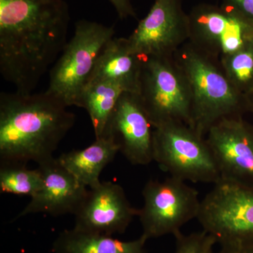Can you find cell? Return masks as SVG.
Returning <instances> with one entry per match:
<instances>
[{
  "mask_svg": "<svg viewBox=\"0 0 253 253\" xmlns=\"http://www.w3.org/2000/svg\"><path fill=\"white\" fill-rule=\"evenodd\" d=\"M65 0H0V73L32 93L67 44Z\"/></svg>",
  "mask_w": 253,
  "mask_h": 253,
  "instance_id": "cell-1",
  "label": "cell"
},
{
  "mask_svg": "<svg viewBox=\"0 0 253 253\" xmlns=\"http://www.w3.org/2000/svg\"><path fill=\"white\" fill-rule=\"evenodd\" d=\"M68 106L47 91L0 94V164L38 165L55 151L76 122Z\"/></svg>",
  "mask_w": 253,
  "mask_h": 253,
  "instance_id": "cell-2",
  "label": "cell"
},
{
  "mask_svg": "<svg viewBox=\"0 0 253 253\" xmlns=\"http://www.w3.org/2000/svg\"><path fill=\"white\" fill-rule=\"evenodd\" d=\"M173 58L189 83L192 99L190 126L200 135L206 136L221 120L249 112L247 99L233 85L219 59L189 41L176 50Z\"/></svg>",
  "mask_w": 253,
  "mask_h": 253,
  "instance_id": "cell-3",
  "label": "cell"
},
{
  "mask_svg": "<svg viewBox=\"0 0 253 253\" xmlns=\"http://www.w3.org/2000/svg\"><path fill=\"white\" fill-rule=\"evenodd\" d=\"M114 26L81 20L51 68L46 91L68 107L77 106L101 51L115 37Z\"/></svg>",
  "mask_w": 253,
  "mask_h": 253,
  "instance_id": "cell-4",
  "label": "cell"
},
{
  "mask_svg": "<svg viewBox=\"0 0 253 253\" xmlns=\"http://www.w3.org/2000/svg\"><path fill=\"white\" fill-rule=\"evenodd\" d=\"M138 98L153 126H191L192 99L189 83L172 57H143Z\"/></svg>",
  "mask_w": 253,
  "mask_h": 253,
  "instance_id": "cell-5",
  "label": "cell"
},
{
  "mask_svg": "<svg viewBox=\"0 0 253 253\" xmlns=\"http://www.w3.org/2000/svg\"><path fill=\"white\" fill-rule=\"evenodd\" d=\"M154 161L164 172L184 181L215 184L220 179L206 138L184 123L154 126Z\"/></svg>",
  "mask_w": 253,
  "mask_h": 253,
  "instance_id": "cell-6",
  "label": "cell"
},
{
  "mask_svg": "<svg viewBox=\"0 0 253 253\" xmlns=\"http://www.w3.org/2000/svg\"><path fill=\"white\" fill-rule=\"evenodd\" d=\"M142 196L144 205L138 217L142 235L148 240L174 236L199 214L201 201L197 190L173 176L163 181L150 179L144 186Z\"/></svg>",
  "mask_w": 253,
  "mask_h": 253,
  "instance_id": "cell-7",
  "label": "cell"
},
{
  "mask_svg": "<svg viewBox=\"0 0 253 253\" xmlns=\"http://www.w3.org/2000/svg\"><path fill=\"white\" fill-rule=\"evenodd\" d=\"M219 245L253 239V187L219 179L201 201L197 218Z\"/></svg>",
  "mask_w": 253,
  "mask_h": 253,
  "instance_id": "cell-8",
  "label": "cell"
},
{
  "mask_svg": "<svg viewBox=\"0 0 253 253\" xmlns=\"http://www.w3.org/2000/svg\"><path fill=\"white\" fill-rule=\"evenodd\" d=\"M189 18V41L216 59L234 54L253 41V22L224 5H197Z\"/></svg>",
  "mask_w": 253,
  "mask_h": 253,
  "instance_id": "cell-9",
  "label": "cell"
},
{
  "mask_svg": "<svg viewBox=\"0 0 253 253\" xmlns=\"http://www.w3.org/2000/svg\"><path fill=\"white\" fill-rule=\"evenodd\" d=\"M189 39V14L181 0H156L126 41L131 52L141 57H172Z\"/></svg>",
  "mask_w": 253,
  "mask_h": 253,
  "instance_id": "cell-10",
  "label": "cell"
},
{
  "mask_svg": "<svg viewBox=\"0 0 253 253\" xmlns=\"http://www.w3.org/2000/svg\"><path fill=\"white\" fill-rule=\"evenodd\" d=\"M206 136L220 179L253 187V124L243 116L224 118Z\"/></svg>",
  "mask_w": 253,
  "mask_h": 253,
  "instance_id": "cell-11",
  "label": "cell"
},
{
  "mask_svg": "<svg viewBox=\"0 0 253 253\" xmlns=\"http://www.w3.org/2000/svg\"><path fill=\"white\" fill-rule=\"evenodd\" d=\"M139 209L132 207L124 189L111 181H101L88 189L75 215L73 229L83 232L113 236L126 232Z\"/></svg>",
  "mask_w": 253,
  "mask_h": 253,
  "instance_id": "cell-12",
  "label": "cell"
},
{
  "mask_svg": "<svg viewBox=\"0 0 253 253\" xmlns=\"http://www.w3.org/2000/svg\"><path fill=\"white\" fill-rule=\"evenodd\" d=\"M154 126L137 95L123 92L103 136L112 138L120 153L133 166H147L154 161Z\"/></svg>",
  "mask_w": 253,
  "mask_h": 253,
  "instance_id": "cell-13",
  "label": "cell"
},
{
  "mask_svg": "<svg viewBox=\"0 0 253 253\" xmlns=\"http://www.w3.org/2000/svg\"><path fill=\"white\" fill-rule=\"evenodd\" d=\"M38 168L42 174V187L15 219L38 213L54 217L76 214L85 199L87 187L63 167L57 158L41 163Z\"/></svg>",
  "mask_w": 253,
  "mask_h": 253,
  "instance_id": "cell-14",
  "label": "cell"
},
{
  "mask_svg": "<svg viewBox=\"0 0 253 253\" xmlns=\"http://www.w3.org/2000/svg\"><path fill=\"white\" fill-rule=\"evenodd\" d=\"M142 61L131 52L126 38L114 37L101 51L87 84L108 82L125 92L137 94Z\"/></svg>",
  "mask_w": 253,
  "mask_h": 253,
  "instance_id": "cell-15",
  "label": "cell"
},
{
  "mask_svg": "<svg viewBox=\"0 0 253 253\" xmlns=\"http://www.w3.org/2000/svg\"><path fill=\"white\" fill-rule=\"evenodd\" d=\"M120 152L112 138L104 136L85 149L63 153L57 158L63 167L89 189L101 183L100 175Z\"/></svg>",
  "mask_w": 253,
  "mask_h": 253,
  "instance_id": "cell-16",
  "label": "cell"
},
{
  "mask_svg": "<svg viewBox=\"0 0 253 253\" xmlns=\"http://www.w3.org/2000/svg\"><path fill=\"white\" fill-rule=\"evenodd\" d=\"M148 239L123 241L113 236L83 232L75 229L61 231L53 242V253H146Z\"/></svg>",
  "mask_w": 253,
  "mask_h": 253,
  "instance_id": "cell-17",
  "label": "cell"
},
{
  "mask_svg": "<svg viewBox=\"0 0 253 253\" xmlns=\"http://www.w3.org/2000/svg\"><path fill=\"white\" fill-rule=\"evenodd\" d=\"M125 92L108 82H98L86 86L82 94L80 108L86 110L90 118L95 139L104 135L118 100Z\"/></svg>",
  "mask_w": 253,
  "mask_h": 253,
  "instance_id": "cell-18",
  "label": "cell"
},
{
  "mask_svg": "<svg viewBox=\"0 0 253 253\" xmlns=\"http://www.w3.org/2000/svg\"><path fill=\"white\" fill-rule=\"evenodd\" d=\"M43 185L39 168L31 169L26 164H0L1 194L26 195L32 198Z\"/></svg>",
  "mask_w": 253,
  "mask_h": 253,
  "instance_id": "cell-19",
  "label": "cell"
},
{
  "mask_svg": "<svg viewBox=\"0 0 253 253\" xmlns=\"http://www.w3.org/2000/svg\"><path fill=\"white\" fill-rule=\"evenodd\" d=\"M219 61L233 85L247 99L253 92V41Z\"/></svg>",
  "mask_w": 253,
  "mask_h": 253,
  "instance_id": "cell-20",
  "label": "cell"
},
{
  "mask_svg": "<svg viewBox=\"0 0 253 253\" xmlns=\"http://www.w3.org/2000/svg\"><path fill=\"white\" fill-rule=\"evenodd\" d=\"M174 236L176 240L174 253H215L214 249L217 241L204 230L188 235L180 231Z\"/></svg>",
  "mask_w": 253,
  "mask_h": 253,
  "instance_id": "cell-21",
  "label": "cell"
},
{
  "mask_svg": "<svg viewBox=\"0 0 253 253\" xmlns=\"http://www.w3.org/2000/svg\"><path fill=\"white\" fill-rule=\"evenodd\" d=\"M221 4L237 11L253 22V0H221Z\"/></svg>",
  "mask_w": 253,
  "mask_h": 253,
  "instance_id": "cell-22",
  "label": "cell"
},
{
  "mask_svg": "<svg viewBox=\"0 0 253 253\" xmlns=\"http://www.w3.org/2000/svg\"><path fill=\"white\" fill-rule=\"evenodd\" d=\"M220 249L215 253H253V239L219 245Z\"/></svg>",
  "mask_w": 253,
  "mask_h": 253,
  "instance_id": "cell-23",
  "label": "cell"
},
{
  "mask_svg": "<svg viewBox=\"0 0 253 253\" xmlns=\"http://www.w3.org/2000/svg\"><path fill=\"white\" fill-rule=\"evenodd\" d=\"M121 19L136 18L135 9L131 0H109Z\"/></svg>",
  "mask_w": 253,
  "mask_h": 253,
  "instance_id": "cell-24",
  "label": "cell"
},
{
  "mask_svg": "<svg viewBox=\"0 0 253 253\" xmlns=\"http://www.w3.org/2000/svg\"><path fill=\"white\" fill-rule=\"evenodd\" d=\"M248 111L253 115V92L247 97Z\"/></svg>",
  "mask_w": 253,
  "mask_h": 253,
  "instance_id": "cell-25",
  "label": "cell"
}]
</instances>
